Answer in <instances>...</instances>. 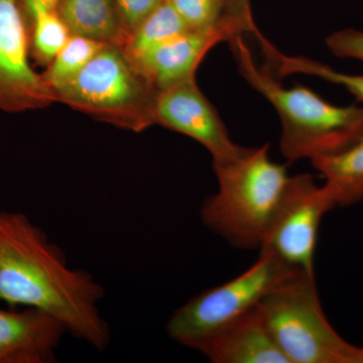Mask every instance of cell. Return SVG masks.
Instances as JSON below:
<instances>
[{"instance_id":"30bf717a","label":"cell","mask_w":363,"mask_h":363,"mask_svg":"<svg viewBox=\"0 0 363 363\" xmlns=\"http://www.w3.org/2000/svg\"><path fill=\"white\" fill-rule=\"evenodd\" d=\"M195 350L214 363H290L267 328L259 305L208 336Z\"/></svg>"},{"instance_id":"7c38bea8","label":"cell","mask_w":363,"mask_h":363,"mask_svg":"<svg viewBox=\"0 0 363 363\" xmlns=\"http://www.w3.org/2000/svg\"><path fill=\"white\" fill-rule=\"evenodd\" d=\"M230 42L225 30H190L169 40L133 64L157 91L195 78L215 45Z\"/></svg>"},{"instance_id":"ac0fdd59","label":"cell","mask_w":363,"mask_h":363,"mask_svg":"<svg viewBox=\"0 0 363 363\" xmlns=\"http://www.w3.org/2000/svg\"><path fill=\"white\" fill-rule=\"evenodd\" d=\"M30 54L42 65H50L71 37L57 11L38 14L30 20Z\"/></svg>"},{"instance_id":"3957f363","label":"cell","mask_w":363,"mask_h":363,"mask_svg":"<svg viewBox=\"0 0 363 363\" xmlns=\"http://www.w3.org/2000/svg\"><path fill=\"white\" fill-rule=\"evenodd\" d=\"M269 145L245 147L238 157L214 164L218 191L203 203L201 219L235 247L259 248L289 176L269 159Z\"/></svg>"},{"instance_id":"7402d4cb","label":"cell","mask_w":363,"mask_h":363,"mask_svg":"<svg viewBox=\"0 0 363 363\" xmlns=\"http://www.w3.org/2000/svg\"><path fill=\"white\" fill-rule=\"evenodd\" d=\"M61 0H21V6L25 11L26 20H30L38 14L56 11Z\"/></svg>"},{"instance_id":"9a60e30c","label":"cell","mask_w":363,"mask_h":363,"mask_svg":"<svg viewBox=\"0 0 363 363\" xmlns=\"http://www.w3.org/2000/svg\"><path fill=\"white\" fill-rule=\"evenodd\" d=\"M190 30L168 0L130 33L121 49L133 64L160 45Z\"/></svg>"},{"instance_id":"4fadbf2b","label":"cell","mask_w":363,"mask_h":363,"mask_svg":"<svg viewBox=\"0 0 363 363\" xmlns=\"http://www.w3.org/2000/svg\"><path fill=\"white\" fill-rule=\"evenodd\" d=\"M56 11L72 35L121 48L130 37L116 0H61Z\"/></svg>"},{"instance_id":"ba28073f","label":"cell","mask_w":363,"mask_h":363,"mask_svg":"<svg viewBox=\"0 0 363 363\" xmlns=\"http://www.w3.org/2000/svg\"><path fill=\"white\" fill-rule=\"evenodd\" d=\"M30 57V26L21 0H0V111H38L57 102Z\"/></svg>"},{"instance_id":"7a4b0ae2","label":"cell","mask_w":363,"mask_h":363,"mask_svg":"<svg viewBox=\"0 0 363 363\" xmlns=\"http://www.w3.org/2000/svg\"><path fill=\"white\" fill-rule=\"evenodd\" d=\"M231 45L241 75L271 102L281 123V152L290 162L334 154L363 133V107L336 106L305 86L286 88L257 69L242 38Z\"/></svg>"},{"instance_id":"277c9868","label":"cell","mask_w":363,"mask_h":363,"mask_svg":"<svg viewBox=\"0 0 363 363\" xmlns=\"http://www.w3.org/2000/svg\"><path fill=\"white\" fill-rule=\"evenodd\" d=\"M267 328L290 363H362L325 316L315 276L295 272L259 304Z\"/></svg>"},{"instance_id":"8fae6325","label":"cell","mask_w":363,"mask_h":363,"mask_svg":"<svg viewBox=\"0 0 363 363\" xmlns=\"http://www.w3.org/2000/svg\"><path fill=\"white\" fill-rule=\"evenodd\" d=\"M66 327L40 310L0 309V363H52Z\"/></svg>"},{"instance_id":"8992f818","label":"cell","mask_w":363,"mask_h":363,"mask_svg":"<svg viewBox=\"0 0 363 363\" xmlns=\"http://www.w3.org/2000/svg\"><path fill=\"white\" fill-rule=\"evenodd\" d=\"M298 272L269 255L247 271L190 298L169 317L167 332L176 342L196 350L208 336L257 307L272 289Z\"/></svg>"},{"instance_id":"44dd1931","label":"cell","mask_w":363,"mask_h":363,"mask_svg":"<svg viewBox=\"0 0 363 363\" xmlns=\"http://www.w3.org/2000/svg\"><path fill=\"white\" fill-rule=\"evenodd\" d=\"M167 0H116L128 35Z\"/></svg>"},{"instance_id":"2e32d148","label":"cell","mask_w":363,"mask_h":363,"mask_svg":"<svg viewBox=\"0 0 363 363\" xmlns=\"http://www.w3.org/2000/svg\"><path fill=\"white\" fill-rule=\"evenodd\" d=\"M260 47L266 56L269 67H272V71L277 75L289 76L294 74H303V75L321 78L334 84L342 86L363 101V75L342 73L306 57L286 56L285 54H281L267 40L262 43Z\"/></svg>"},{"instance_id":"9c48e42d","label":"cell","mask_w":363,"mask_h":363,"mask_svg":"<svg viewBox=\"0 0 363 363\" xmlns=\"http://www.w3.org/2000/svg\"><path fill=\"white\" fill-rule=\"evenodd\" d=\"M155 124L187 135L211 154L214 164L238 157L245 147L234 143L211 102L198 87L196 79L157 91Z\"/></svg>"},{"instance_id":"e0dca14e","label":"cell","mask_w":363,"mask_h":363,"mask_svg":"<svg viewBox=\"0 0 363 363\" xmlns=\"http://www.w3.org/2000/svg\"><path fill=\"white\" fill-rule=\"evenodd\" d=\"M104 45L87 38L71 35L63 49L48 65L43 77L55 92L57 88L75 77Z\"/></svg>"},{"instance_id":"5bb4252c","label":"cell","mask_w":363,"mask_h":363,"mask_svg":"<svg viewBox=\"0 0 363 363\" xmlns=\"http://www.w3.org/2000/svg\"><path fill=\"white\" fill-rule=\"evenodd\" d=\"M311 162L313 167L324 176V186L336 206H350L362 201L363 133L343 150L313 157Z\"/></svg>"},{"instance_id":"6da1fadb","label":"cell","mask_w":363,"mask_h":363,"mask_svg":"<svg viewBox=\"0 0 363 363\" xmlns=\"http://www.w3.org/2000/svg\"><path fill=\"white\" fill-rule=\"evenodd\" d=\"M104 290L89 272L69 267L63 250L26 215L0 211V301L57 318L98 351L111 343L99 303Z\"/></svg>"},{"instance_id":"603a6c76","label":"cell","mask_w":363,"mask_h":363,"mask_svg":"<svg viewBox=\"0 0 363 363\" xmlns=\"http://www.w3.org/2000/svg\"><path fill=\"white\" fill-rule=\"evenodd\" d=\"M362 363H363V347H362Z\"/></svg>"},{"instance_id":"52a82bcc","label":"cell","mask_w":363,"mask_h":363,"mask_svg":"<svg viewBox=\"0 0 363 363\" xmlns=\"http://www.w3.org/2000/svg\"><path fill=\"white\" fill-rule=\"evenodd\" d=\"M336 206L325 186L310 174L289 177L285 190L264 240L259 255H269L295 271L315 276L320 222Z\"/></svg>"},{"instance_id":"5b68a950","label":"cell","mask_w":363,"mask_h":363,"mask_svg":"<svg viewBox=\"0 0 363 363\" xmlns=\"http://www.w3.org/2000/svg\"><path fill=\"white\" fill-rule=\"evenodd\" d=\"M157 93L123 50L111 45H105L75 77L55 90L57 101L133 133L155 125Z\"/></svg>"},{"instance_id":"d6986e66","label":"cell","mask_w":363,"mask_h":363,"mask_svg":"<svg viewBox=\"0 0 363 363\" xmlns=\"http://www.w3.org/2000/svg\"><path fill=\"white\" fill-rule=\"evenodd\" d=\"M190 30H225L233 40L227 25V0H168Z\"/></svg>"},{"instance_id":"ffe728a7","label":"cell","mask_w":363,"mask_h":363,"mask_svg":"<svg viewBox=\"0 0 363 363\" xmlns=\"http://www.w3.org/2000/svg\"><path fill=\"white\" fill-rule=\"evenodd\" d=\"M332 54L342 59L363 62V32L347 28L332 33L326 40Z\"/></svg>"}]
</instances>
